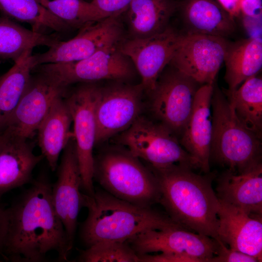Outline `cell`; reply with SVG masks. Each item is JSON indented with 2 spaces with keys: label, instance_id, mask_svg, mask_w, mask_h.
<instances>
[{
  "label": "cell",
  "instance_id": "obj_1",
  "mask_svg": "<svg viewBox=\"0 0 262 262\" xmlns=\"http://www.w3.org/2000/svg\"><path fill=\"white\" fill-rule=\"evenodd\" d=\"M51 188L49 180L40 177L6 209V229L0 250L5 260L43 262L54 251L59 260L67 261L71 249L53 206Z\"/></svg>",
  "mask_w": 262,
  "mask_h": 262
},
{
  "label": "cell",
  "instance_id": "obj_2",
  "mask_svg": "<svg viewBox=\"0 0 262 262\" xmlns=\"http://www.w3.org/2000/svg\"><path fill=\"white\" fill-rule=\"evenodd\" d=\"M160 189V203L168 216L185 229L218 240L219 201L210 177L194 173L184 164L149 167Z\"/></svg>",
  "mask_w": 262,
  "mask_h": 262
},
{
  "label": "cell",
  "instance_id": "obj_3",
  "mask_svg": "<svg viewBox=\"0 0 262 262\" xmlns=\"http://www.w3.org/2000/svg\"><path fill=\"white\" fill-rule=\"evenodd\" d=\"M83 207L88 214L80 237L87 247L100 242L127 241L148 230L182 227L167 214L132 204L104 190H95L92 196L83 193Z\"/></svg>",
  "mask_w": 262,
  "mask_h": 262
},
{
  "label": "cell",
  "instance_id": "obj_4",
  "mask_svg": "<svg viewBox=\"0 0 262 262\" xmlns=\"http://www.w3.org/2000/svg\"><path fill=\"white\" fill-rule=\"evenodd\" d=\"M94 179L104 191L132 204L151 207L159 202L155 175L128 150L107 149L94 157Z\"/></svg>",
  "mask_w": 262,
  "mask_h": 262
},
{
  "label": "cell",
  "instance_id": "obj_5",
  "mask_svg": "<svg viewBox=\"0 0 262 262\" xmlns=\"http://www.w3.org/2000/svg\"><path fill=\"white\" fill-rule=\"evenodd\" d=\"M211 108V157L237 173L261 163V139L239 120L215 82Z\"/></svg>",
  "mask_w": 262,
  "mask_h": 262
},
{
  "label": "cell",
  "instance_id": "obj_6",
  "mask_svg": "<svg viewBox=\"0 0 262 262\" xmlns=\"http://www.w3.org/2000/svg\"><path fill=\"white\" fill-rule=\"evenodd\" d=\"M133 156L155 168L172 164H184L194 169L197 165L175 136L161 123L140 116L117 138Z\"/></svg>",
  "mask_w": 262,
  "mask_h": 262
},
{
  "label": "cell",
  "instance_id": "obj_7",
  "mask_svg": "<svg viewBox=\"0 0 262 262\" xmlns=\"http://www.w3.org/2000/svg\"><path fill=\"white\" fill-rule=\"evenodd\" d=\"M119 44L99 50L80 61L45 64L36 67L39 73L66 87L77 82L126 80L133 76L135 67L120 51Z\"/></svg>",
  "mask_w": 262,
  "mask_h": 262
},
{
  "label": "cell",
  "instance_id": "obj_8",
  "mask_svg": "<svg viewBox=\"0 0 262 262\" xmlns=\"http://www.w3.org/2000/svg\"><path fill=\"white\" fill-rule=\"evenodd\" d=\"M200 85L168 64L149 94L153 115L175 136H181L192 113Z\"/></svg>",
  "mask_w": 262,
  "mask_h": 262
},
{
  "label": "cell",
  "instance_id": "obj_9",
  "mask_svg": "<svg viewBox=\"0 0 262 262\" xmlns=\"http://www.w3.org/2000/svg\"><path fill=\"white\" fill-rule=\"evenodd\" d=\"M98 85L86 84L75 90L66 99L74 124L75 147L82 178L81 190L84 194L93 196L94 157L96 121L95 107Z\"/></svg>",
  "mask_w": 262,
  "mask_h": 262
},
{
  "label": "cell",
  "instance_id": "obj_10",
  "mask_svg": "<svg viewBox=\"0 0 262 262\" xmlns=\"http://www.w3.org/2000/svg\"><path fill=\"white\" fill-rule=\"evenodd\" d=\"M121 15L107 16L87 24L66 41H59L42 53L33 55L35 66L85 59L104 48L119 44L125 37Z\"/></svg>",
  "mask_w": 262,
  "mask_h": 262
},
{
  "label": "cell",
  "instance_id": "obj_11",
  "mask_svg": "<svg viewBox=\"0 0 262 262\" xmlns=\"http://www.w3.org/2000/svg\"><path fill=\"white\" fill-rule=\"evenodd\" d=\"M143 91L141 83L98 86L95 107L96 144L124 131L140 116Z\"/></svg>",
  "mask_w": 262,
  "mask_h": 262
},
{
  "label": "cell",
  "instance_id": "obj_12",
  "mask_svg": "<svg viewBox=\"0 0 262 262\" xmlns=\"http://www.w3.org/2000/svg\"><path fill=\"white\" fill-rule=\"evenodd\" d=\"M229 42L220 36L182 33L169 64L200 84H213Z\"/></svg>",
  "mask_w": 262,
  "mask_h": 262
},
{
  "label": "cell",
  "instance_id": "obj_13",
  "mask_svg": "<svg viewBox=\"0 0 262 262\" xmlns=\"http://www.w3.org/2000/svg\"><path fill=\"white\" fill-rule=\"evenodd\" d=\"M182 33L170 27L145 38H125L120 51L128 57L141 77L144 91L150 94L164 68L169 64Z\"/></svg>",
  "mask_w": 262,
  "mask_h": 262
},
{
  "label": "cell",
  "instance_id": "obj_14",
  "mask_svg": "<svg viewBox=\"0 0 262 262\" xmlns=\"http://www.w3.org/2000/svg\"><path fill=\"white\" fill-rule=\"evenodd\" d=\"M128 242L138 255L157 252L175 253L188 255L198 262H209L219 247L215 239L180 227L146 230Z\"/></svg>",
  "mask_w": 262,
  "mask_h": 262
},
{
  "label": "cell",
  "instance_id": "obj_15",
  "mask_svg": "<svg viewBox=\"0 0 262 262\" xmlns=\"http://www.w3.org/2000/svg\"><path fill=\"white\" fill-rule=\"evenodd\" d=\"M82 178L75 141L70 139L63 150L57 179L52 184L51 197L55 210L65 229L72 249L78 217L83 207Z\"/></svg>",
  "mask_w": 262,
  "mask_h": 262
},
{
  "label": "cell",
  "instance_id": "obj_16",
  "mask_svg": "<svg viewBox=\"0 0 262 262\" xmlns=\"http://www.w3.org/2000/svg\"><path fill=\"white\" fill-rule=\"evenodd\" d=\"M66 87L39 73L31 77L28 86L2 131L27 140L33 137L55 100L64 95Z\"/></svg>",
  "mask_w": 262,
  "mask_h": 262
},
{
  "label": "cell",
  "instance_id": "obj_17",
  "mask_svg": "<svg viewBox=\"0 0 262 262\" xmlns=\"http://www.w3.org/2000/svg\"><path fill=\"white\" fill-rule=\"evenodd\" d=\"M217 216L218 239L230 248L262 262V215L250 214L219 201Z\"/></svg>",
  "mask_w": 262,
  "mask_h": 262
},
{
  "label": "cell",
  "instance_id": "obj_18",
  "mask_svg": "<svg viewBox=\"0 0 262 262\" xmlns=\"http://www.w3.org/2000/svg\"><path fill=\"white\" fill-rule=\"evenodd\" d=\"M213 84L201 85L197 90L193 108L181 134L180 144L205 173L210 170L212 134L211 98Z\"/></svg>",
  "mask_w": 262,
  "mask_h": 262
},
{
  "label": "cell",
  "instance_id": "obj_19",
  "mask_svg": "<svg viewBox=\"0 0 262 262\" xmlns=\"http://www.w3.org/2000/svg\"><path fill=\"white\" fill-rule=\"evenodd\" d=\"M34 154L27 140L2 132L0 139V196L31 181L33 169L44 158Z\"/></svg>",
  "mask_w": 262,
  "mask_h": 262
},
{
  "label": "cell",
  "instance_id": "obj_20",
  "mask_svg": "<svg viewBox=\"0 0 262 262\" xmlns=\"http://www.w3.org/2000/svg\"><path fill=\"white\" fill-rule=\"evenodd\" d=\"M176 12L185 34H202L226 38L236 30L234 18L217 0H178Z\"/></svg>",
  "mask_w": 262,
  "mask_h": 262
},
{
  "label": "cell",
  "instance_id": "obj_21",
  "mask_svg": "<svg viewBox=\"0 0 262 262\" xmlns=\"http://www.w3.org/2000/svg\"><path fill=\"white\" fill-rule=\"evenodd\" d=\"M216 191L220 201L262 215V163L241 173L224 172L218 179Z\"/></svg>",
  "mask_w": 262,
  "mask_h": 262
},
{
  "label": "cell",
  "instance_id": "obj_22",
  "mask_svg": "<svg viewBox=\"0 0 262 262\" xmlns=\"http://www.w3.org/2000/svg\"><path fill=\"white\" fill-rule=\"evenodd\" d=\"M71 114L63 96L57 98L37 129L42 155L51 171L56 170L60 154L68 143Z\"/></svg>",
  "mask_w": 262,
  "mask_h": 262
},
{
  "label": "cell",
  "instance_id": "obj_23",
  "mask_svg": "<svg viewBox=\"0 0 262 262\" xmlns=\"http://www.w3.org/2000/svg\"><path fill=\"white\" fill-rule=\"evenodd\" d=\"M175 0H132L125 15L130 38L149 37L164 31L176 13Z\"/></svg>",
  "mask_w": 262,
  "mask_h": 262
},
{
  "label": "cell",
  "instance_id": "obj_24",
  "mask_svg": "<svg viewBox=\"0 0 262 262\" xmlns=\"http://www.w3.org/2000/svg\"><path fill=\"white\" fill-rule=\"evenodd\" d=\"M224 62L225 80L228 89L233 90L247 78L256 75L262 66V38L250 37L229 42Z\"/></svg>",
  "mask_w": 262,
  "mask_h": 262
},
{
  "label": "cell",
  "instance_id": "obj_25",
  "mask_svg": "<svg viewBox=\"0 0 262 262\" xmlns=\"http://www.w3.org/2000/svg\"><path fill=\"white\" fill-rule=\"evenodd\" d=\"M239 120L260 138L262 133V79L251 76L233 90L223 89Z\"/></svg>",
  "mask_w": 262,
  "mask_h": 262
},
{
  "label": "cell",
  "instance_id": "obj_26",
  "mask_svg": "<svg viewBox=\"0 0 262 262\" xmlns=\"http://www.w3.org/2000/svg\"><path fill=\"white\" fill-rule=\"evenodd\" d=\"M35 67L33 55L29 51L0 78V132L6 128L22 98Z\"/></svg>",
  "mask_w": 262,
  "mask_h": 262
},
{
  "label": "cell",
  "instance_id": "obj_27",
  "mask_svg": "<svg viewBox=\"0 0 262 262\" xmlns=\"http://www.w3.org/2000/svg\"><path fill=\"white\" fill-rule=\"evenodd\" d=\"M15 20L0 16V58L18 61L34 48H49L59 41L56 36L30 30Z\"/></svg>",
  "mask_w": 262,
  "mask_h": 262
},
{
  "label": "cell",
  "instance_id": "obj_28",
  "mask_svg": "<svg viewBox=\"0 0 262 262\" xmlns=\"http://www.w3.org/2000/svg\"><path fill=\"white\" fill-rule=\"evenodd\" d=\"M0 11L7 17L29 24L36 32H61L70 29L44 7L39 0H0Z\"/></svg>",
  "mask_w": 262,
  "mask_h": 262
},
{
  "label": "cell",
  "instance_id": "obj_29",
  "mask_svg": "<svg viewBox=\"0 0 262 262\" xmlns=\"http://www.w3.org/2000/svg\"><path fill=\"white\" fill-rule=\"evenodd\" d=\"M41 4L70 29H81L104 17L91 1L85 0H39Z\"/></svg>",
  "mask_w": 262,
  "mask_h": 262
},
{
  "label": "cell",
  "instance_id": "obj_30",
  "mask_svg": "<svg viewBox=\"0 0 262 262\" xmlns=\"http://www.w3.org/2000/svg\"><path fill=\"white\" fill-rule=\"evenodd\" d=\"M78 261L82 262H140L139 257L128 241L104 242L82 251Z\"/></svg>",
  "mask_w": 262,
  "mask_h": 262
},
{
  "label": "cell",
  "instance_id": "obj_31",
  "mask_svg": "<svg viewBox=\"0 0 262 262\" xmlns=\"http://www.w3.org/2000/svg\"><path fill=\"white\" fill-rule=\"evenodd\" d=\"M219 247L216 254L211 258L209 262H258L256 258L228 248L219 239L216 240Z\"/></svg>",
  "mask_w": 262,
  "mask_h": 262
},
{
  "label": "cell",
  "instance_id": "obj_32",
  "mask_svg": "<svg viewBox=\"0 0 262 262\" xmlns=\"http://www.w3.org/2000/svg\"><path fill=\"white\" fill-rule=\"evenodd\" d=\"M132 0H92L91 1L104 17L123 13Z\"/></svg>",
  "mask_w": 262,
  "mask_h": 262
},
{
  "label": "cell",
  "instance_id": "obj_33",
  "mask_svg": "<svg viewBox=\"0 0 262 262\" xmlns=\"http://www.w3.org/2000/svg\"><path fill=\"white\" fill-rule=\"evenodd\" d=\"M140 262H198L188 255L175 253L162 252L157 255L146 254L138 255Z\"/></svg>",
  "mask_w": 262,
  "mask_h": 262
},
{
  "label": "cell",
  "instance_id": "obj_34",
  "mask_svg": "<svg viewBox=\"0 0 262 262\" xmlns=\"http://www.w3.org/2000/svg\"><path fill=\"white\" fill-rule=\"evenodd\" d=\"M241 13L244 17L261 21L262 0H239Z\"/></svg>",
  "mask_w": 262,
  "mask_h": 262
},
{
  "label": "cell",
  "instance_id": "obj_35",
  "mask_svg": "<svg viewBox=\"0 0 262 262\" xmlns=\"http://www.w3.org/2000/svg\"><path fill=\"white\" fill-rule=\"evenodd\" d=\"M217 1L234 18L241 15L239 0H217Z\"/></svg>",
  "mask_w": 262,
  "mask_h": 262
},
{
  "label": "cell",
  "instance_id": "obj_36",
  "mask_svg": "<svg viewBox=\"0 0 262 262\" xmlns=\"http://www.w3.org/2000/svg\"><path fill=\"white\" fill-rule=\"evenodd\" d=\"M7 226L6 209L0 203V250L2 247ZM1 261H0V262Z\"/></svg>",
  "mask_w": 262,
  "mask_h": 262
},
{
  "label": "cell",
  "instance_id": "obj_37",
  "mask_svg": "<svg viewBox=\"0 0 262 262\" xmlns=\"http://www.w3.org/2000/svg\"><path fill=\"white\" fill-rule=\"evenodd\" d=\"M1 135H2V132H0V139L1 137Z\"/></svg>",
  "mask_w": 262,
  "mask_h": 262
}]
</instances>
